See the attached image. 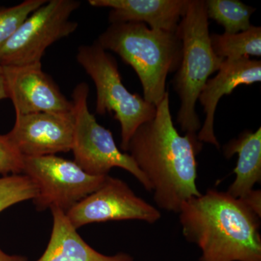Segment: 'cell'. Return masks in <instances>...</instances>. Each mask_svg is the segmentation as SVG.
<instances>
[{"mask_svg": "<svg viewBox=\"0 0 261 261\" xmlns=\"http://www.w3.org/2000/svg\"><path fill=\"white\" fill-rule=\"evenodd\" d=\"M241 200L246 204L247 207L261 218V191L260 190H252Z\"/></svg>", "mask_w": 261, "mask_h": 261, "instance_id": "obj_21", "label": "cell"}, {"mask_svg": "<svg viewBox=\"0 0 261 261\" xmlns=\"http://www.w3.org/2000/svg\"><path fill=\"white\" fill-rule=\"evenodd\" d=\"M215 54L222 59L261 56V28L252 25L238 34H211Z\"/></svg>", "mask_w": 261, "mask_h": 261, "instance_id": "obj_16", "label": "cell"}, {"mask_svg": "<svg viewBox=\"0 0 261 261\" xmlns=\"http://www.w3.org/2000/svg\"><path fill=\"white\" fill-rule=\"evenodd\" d=\"M178 214L200 261H261L260 219L241 199L208 190L185 201Z\"/></svg>", "mask_w": 261, "mask_h": 261, "instance_id": "obj_2", "label": "cell"}, {"mask_svg": "<svg viewBox=\"0 0 261 261\" xmlns=\"http://www.w3.org/2000/svg\"><path fill=\"white\" fill-rule=\"evenodd\" d=\"M65 214L76 229L94 223L127 220L154 224L162 217L158 207L136 195L126 182L109 175L96 191Z\"/></svg>", "mask_w": 261, "mask_h": 261, "instance_id": "obj_9", "label": "cell"}, {"mask_svg": "<svg viewBox=\"0 0 261 261\" xmlns=\"http://www.w3.org/2000/svg\"><path fill=\"white\" fill-rule=\"evenodd\" d=\"M23 162L24 158L7 135H0V175L21 174Z\"/></svg>", "mask_w": 261, "mask_h": 261, "instance_id": "obj_20", "label": "cell"}, {"mask_svg": "<svg viewBox=\"0 0 261 261\" xmlns=\"http://www.w3.org/2000/svg\"><path fill=\"white\" fill-rule=\"evenodd\" d=\"M202 147L175 128L166 92L155 116L137 128L126 149L148 181L158 208L178 214L185 201L202 194L197 187L196 161Z\"/></svg>", "mask_w": 261, "mask_h": 261, "instance_id": "obj_1", "label": "cell"}, {"mask_svg": "<svg viewBox=\"0 0 261 261\" xmlns=\"http://www.w3.org/2000/svg\"><path fill=\"white\" fill-rule=\"evenodd\" d=\"M2 67L8 98L13 102L15 114L73 111V102L43 71L42 63Z\"/></svg>", "mask_w": 261, "mask_h": 261, "instance_id": "obj_11", "label": "cell"}, {"mask_svg": "<svg viewBox=\"0 0 261 261\" xmlns=\"http://www.w3.org/2000/svg\"><path fill=\"white\" fill-rule=\"evenodd\" d=\"M8 98L7 92L6 85H5L4 74H3V67L0 65V100Z\"/></svg>", "mask_w": 261, "mask_h": 261, "instance_id": "obj_23", "label": "cell"}, {"mask_svg": "<svg viewBox=\"0 0 261 261\" xmlns=\"http://www.w3.org/2000/svg\"><path fill=\"white\" fill-rule=\"evenodd\" d=\"M15 116L14 126L6 135L23 158L56 155L71 150L73 111Z\"/></svg>", "mask_w": 261, "mask_h": 261, "instance_id": "obj_10", "label": "cell"}, {"mask_svg": "<svg viewBox=\"0 0 261 261\" xmlns=\"http://www.w3.org/2000/svg\"><path fill=\"white\" fill-rule=\"evenodd\" d=\"M223 152L228 159L238 154V163L233 170L236 177L226 192L235 198H243L261 182L260 127L255 132H243L224 146Z\"/></svg>", "mask_w": 261, "mask_h": 261, "instance_id": "obj_15", "label": "cell"}, {"mask_svg": "<svg viewBox=\"0 0 261 261\" xmlns=\"http://www.w3.org/2000/svg\"><path fill=\"white\" fill-rule=\"evenodd\" d=\"M0 261H28L23 255H9L0 248Z\"/></svg>", "mask_w": 261, "mask_h": 261, "instance_id": "obj_22", "label": "cell"}, {"mask_svg": "<svg viewBox=\"0 0 261 261\" xmlns=\"http://www.w3.org/2000/svg\"><path fill=\"white\" fill-rule=\"evenodd\" d=\"M76 60L95 84L96 113H114L115 119L121 125V148L126 152L137 128L155 116L156 106L140 94L128 92L122 82L116 59L97 42L79 47Z\"/></svg>", "mask_w": 261, "mask_h": 261, "instance_id": "obj_5", "label": "cell"}, {"mask_svg": "<svg viewBox=\"0 0 261 261\" xmlns=\"http://www.w3.org/2000/svg\"><path fill=\"white\" fill-rule=\"evenodd\" d=\"M207 18L224 27L225 34H238L252 27L250 17L255 8L238 0H207L205 1Z\"/></svg>", "mask_w": 261, "mask_h": 261, "instance_id": "obj_17", "label": "cell"}, {"mask_svg": "<svg viewBox=\"0 0 261 261\" xmlns=\"http://www.w3.org/2000/svg\"><path fill=\"white\" fill-rule=\"evenodd\" d=\"M80 5L76 0H50L33 12L0 49V65L42 63L49 46L78 28L70 18Z\"/></svg>", "mask_w": 261, "mask_h": 261, "instance_id": "obj_7", "label": "cell"}, {"mask_svg": "<svg viewBox=\"0 0 261 261\" xmlns=\"http://www.w3.org/2000/svg\"><path fill=\"white\" fill-rule=\"evenodd\" d=\"M23 174L37 187L33 202L38 211L65 213L96 191L107 176H92L74 161L57 155L24 158Z\"/></svg>", "mask_w": 261, "mask_h": 261, "instance_id": "obj_8", "label": "cell"}, {"mask_svg": "<svg viewBox=\"0 0 261 261\" xmlns=\"http://www.w3.org/2000/svg\"><path fill=\"white\" fill-rule=\"evenodd\" d=\"M121 57L140 79L144 99L157 106L166 95V80L178 70L182 44L176 32L154 30L145 23H113L96 41Z\"/></svg>", "mask_w": 261, "mask_h": 261, "instance_id": "obj_3", "label": "cell"}, {"mask_svg": "<svg viewBox=\"0 0 261 261\" xmlns=\"http://www.w3.org/2000/svg\"><path fill=\"white\" fill-rule=\"evenodd\" d=\"M53 228L49 243L35 261H134L128 254L106 255L94 250L80 236L64 211L51 208Z\"/></svg>", "mask_w": 261, "mask_h": 261, "instance_id": "obj_14", "label": "cell"}, {"mask_svg": "<svg viewBox=\"0 0 261 261\" xmlns=\"http://www.w3.org/2000/svg\"><path fill=\"white\" fill-rule=\"evenodd\" d=\"M37 195V187L23 173L3 176L0 178V213L16 204L33 200Z\"/></svg>", "mask_w": 261, "mask_h": 261, "instance_id": "obj_18", "label": "cell"}, {"mask_svg": "<svg viewBox=\"0 0 261 261\" xmlns=\"http://www.w3.org/2000/svg\"><path fill=\"white\" fill-rule=\"evenodd\" d=\"M190 0H89V5L108 8L109 22L143 23L149 28L177 32Z\"/></svg>", "mask_w": 261, "mask_h": 261, "instance_id": "obj_13", "label": "cell"}, {"mask_svg": "<svg viewBox=\"0 0 261 261\" xmlns=\"http://www.w3.org/2000/svg\"><path fill=\"white\" fill-rule=\"evenodd\" d=\"M89 88L85 82L79 84L72 94L74 116V135L71 151L74 162L92 176H106L113 168L128 171L147 191L151 187L145 175L126 152L117 147L111 130L98 123L88 107Z\"/></svg>", "mask_w": 261, "mask_h": 261, "instance_id": "obj_6", "label": "cell"}, {"mask_svg": "<svg viewBox=\"0 0 261 261\" xmlns=\"http://www.w3.org/2000/svg\"><path fill=\"white\" fill-rule=\"evenodd\" d=\"M182 44L181 61L173 81V88L181 99L177 121L181 129L197 140L201 128L196 102L206 82L219 70L224 61L213 50L208 18L204 0H190L178 24Z\"/></svg>", "mask_w": 261, "mask_h": 261, "instance_id": "obj_4", "label": "cell"}, {"mask_svg": "<svg viewBox=\"0 0 261 261\" xmlns=\"http://www.w3.org/2000/svg\"><path fill=\"white\" fill-rule=\"evenodd\" d=\"M47 2V0H25L15 6L0 7V49L18 30L24 20Z\"/></svg>", "mask_w": 261, "mask_h": 261, "instance_id": "obj_19", "label": "cell"}, {"mask_svg": "<svg viewBox=\"0 0 261 261\" xmlns=\"http://www.w3.org/2000/svg\"><path fill=\"white\" fill-rule=\"evenodd\" d=\"M261 81V62L250 58L225 59L217 75L209 79L199 96L203 106L205 119L197 133V140L211 144L220 149L214 133V116L221 98L229 95L239 86L252 85Z\"/></svg>", "mask_w": 261, "mask_h": 261, "instance_id": "obj_12", "label": "cell"}]
</instances>
